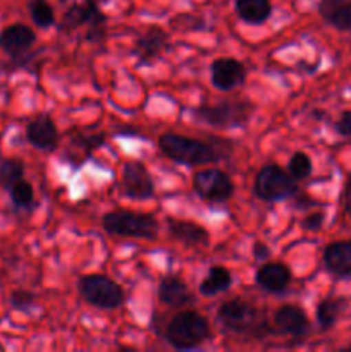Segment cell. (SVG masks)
Returning <instances> with one entry per match:
<instances>
[{
	"mask_svg": "<svg viewBox=\"0 0 351 352\" xmlns=\"http://www.w3.org/2000/svg\"><path fill=\"white\" fill-rule=\"evenodd\" d=\"M158 148L165 157L181 165H205L219 160V153L213 150L212 144L182 134H162L158 138Z\"/></svg>",
	"mask_w": 351,
	"mask_h": 352,
	"instance_id": "1",
	"label": "cell"
},
{
	"mask_svg": "<svg viewBox=\"0 0 351 352\" xmlns=\"http://www.w3.org/2000/svg\"><path fill=\"white\" fill-rule=\"evenodd\" d=\"M103 229L109 234L134 239H153L158 222L151 213H136L131 210H114L103 215Z\"/></svg>",
	"mask_w": 351,
	"mask_h": 352,
	"instance_id": "2",
	"label": "cell"
},
{
	"mask_svg": "<svg viewBox=\"0 0 351 352\" xmlns=\"http://www.w3.org/2000/svg\"><path fill=\"white\" fill-rule=\"evenodd\" d=\"M169 344L176 349H193L210 337V325L206 318L193 311L179 313L171 320L165 332Z\"/></svg>",
	"mask_w": 351,
	"mask_h": 352,
	"instance_id": "3",
	"label": "cell"
},
{
	"mask_svg": "<svg viewBox=\"0 0 351 352\" xmlns=\"http://www.w3.org/2000/svg\"><path fill=\"white\" fill-rule=\"evenodd\" d=\"M78 289L81 298L95 308L116 309L124 302L123 287L105 275H85L79 278Z\"/></svg>",
	"mask_w": 351,
	"mask_h": 352,
	"instance_id": "4",
	"label": "cell"
},
{
	"mask_svg": "<svg viewBox=\"0 0 351 352\" xmlns=\"http://www.w3.org/2000/svg\"><path fill=\"white\" fill-rule=\"evenodd\" d=\"M255 195L262 201H279L298 192L296 179L279 165H265L255 177Z\"/></svg>",
	"mask_w": 351,
	"mask_h": 352,
	"instance_id": "5",
	"label": "cell"
},
{
	"mask_svg": "<svg viewBox=\"0 0 351 352\" xmlns=\"http://www.w3.org/2000/svg\"><path fill=\"white\" fill-rule=\"evenodd\" d=\"M253 113V105L248 102H220L215 105H202L195 110V117L213 127L243 126Z\"/></svg>",
	"mask_w": 351,
	"mask_h": 352,
	"instance_id": "6",
	"label": "cell"
},
{
	"mask_svg": "<svg viewBox=\"0 0 351 352\" xmlns=\"http://www.w3.org/2000/svg\"><path fill=\"white\" fill-rule=\"evenodd\" d=\"M193 188L206 201H226L233 196L234 186L229 175L219 168H205L196 172L193 177Z\"/></svg>",
	"mask_w": 351,
	"mask_h": 352,
	"instance_id": "7",
	"label": "cell"
},
{
	"mask_svg": "<svg viewBox=\"0 0 351 352\" xmlns=\"http://www.w3.org/2000/svg\"><path fill=\"white\" fill-rule=\"evenodd\" d=\"M217 320L222 323L224 329L236 333H244L257 327L258 311L241 299H233L220 306L217 311Z\"/></svg>",
	"mask_w": 351,
	"mask_h": 352,
	"instance_id": "8",
	"label": "cell"
},
{
	"mask_svg": "<svg viewBox=\"0 0 351 352\" xmlns=\"http://www.w3.org/2000/svg\"><path fill=\"white\" fill-rule=\"evenodd\" d=\"M120 184H123L124 195L131 199L143 201L153 196V181L150 174L140 162H126L123 165V174H120Z\"/></svg>",
	"mask_w": 351,
	"mask_h": 352,
	"instance_id": "9",
	"label": "cell"
},
{
	"mask_svg": "<svg viewBox=\"0 0 351 352\" xmlns=\"http://www.w3.org/2000/svg\"><path fill=\"white\" fill-rule=\"evenodd\" d=\"M274 329L282 336H291L301 339L310 332V320L299 306L286 305L275 311Z\"/></svg>",
	"mask_w": 351,
	"mask_h": 352,
	"instance_id": "10",
	"label": "cell"
},
{
	"mask_svg": "<svg viewBox=\"0 0 351 352\" xmlns=\"http://www.w3.org/2000/svg\"><path fill=\"white\" fill-rule=\"evenodd\" d=\"M246 78L244 65L231 57L215 58L212 62V82L220 91H229L240 86Z\"/></svg>",
	"mask_w": 351,
	"mask_h": 352,
	"instance_id": "11",
	"label": "cell"
},
{
	"mask_svg": "<svg viewBox=\"0 0 351 352\" xmlns=\"http://www.w3.org/2000/svg\"><path fill=\"white\" fill-rule=\"evenodd\" d=\"M36 41V34L26 24H12L0 31V50L10 57H19L26 54Z\"/></svg>",
	"mask_w": 351,
	"mask_h": 352,
	"instance_id": "12",
	"label": "cell"
},
{
	"mask_svg": "<svg viewBox=\"0 0 351 352\" xmlns=\"http://www.w3.org/2000/svg\"><path fill=\"white\" fill-rule=\"evenodd\" d=\"M167 34L157 26H151L138 38L134 45V55L141 65H150L155 58L162 55V52L167 48Z\"/></svg>",
	"mask_w": 351,
	"mask_h": 352,
	"instance_id": "13",
	"label": "cell"
},
{
	"mask_svg": "<svg viewBox=\"0 0 351 352\" xmlns=\"http://www.w3.org/2000/svg\"><path fill=\"white\" fill-rule=\"evenodd\" d=\"M26 138L34 148L50 151L58 143V131L50 116H38L28 124Z\"/></svg>",
	"mask_w": 351,
	"mask_h": 352,
	"instance_id": "14",
	"label": "cell"
},
{
	"mask_svg": "<svg viewBox=\"0 0 351 352\" xmlns=\"http://www.w3.org/2000/svg\"><path fill=\"white\" fill-rule=\"evenodd\" d=\"M323 265L336 277H351V241H336L323 250Z\"/></svg>",
	"mask_w": 351,
	"mask_h": 352,
	"instance_id": "15",
	"label": "cell"
},
{
	"mask_svg": "<svg viewBox=\"0 0 351 352\" xmlns=\"http://www.w3.org/2000/svg\"><path fill=\"white\" fill-rule=\"evenodd\" d=\"M255 280L264 291L277 294L286 291L291 284V270L282 263H265L258 268Z\"/></svg>",
	"mask_w": 351,
	"mask_h": 352,
	"instance_id": "16",
	"label": "cell"
},
{
	"mask_svg": "<svg viewBox=\"0 0 351 352\" xmlns=\"http://www.w3.org/2000/svg\"><path fill=\"white\" fill-rule=\"evenodd\" d=\"M158 299L171 308H181L193 301V294L178 275H167L158 284Z\"/></svg>",
	"mask_w": 351,
	"mask_h": 352,
	"instance_id": "17",
	"label": "cell"
},
{
	"mask_svg": "<svg viewBox=\"0 0 351 352\" xmlns=\"http://www.w3.org/2000/svg\"><path fill=\"white\" fill-rule=\"evenodd\" d=\"M103 16L100 10L96 9L93 0H79L78 3L64 14V21H62V30H74L81 24H92V26H102Z\"/></svg>",
	"mask_w": 351,
	"mask_h": 352,
	"instance_id": "18",
	"label": "cell"
},
{
	"mask_svg": "<svg viewBox=\"0 0 351 352\" xmlns=\"http://www.w3.org/2000/svg\"><path fill=\"white\" fill-rule=\"evenodd\" d=\"M319 12L329 26L351 31V0H320Z\"/></svg>",
	"mask_w": 351,
	"mask_h": 352,
	"instance_id": "19",
	"label": "cell"
},
{
	"mask_svg": "<svg viewBox=\"0 0 351 352\" xmlns=\"http://www.w3.org/2000/svg\"><path fill=\"white\" fill-rule=\"evenodd\" d=\"M169 232L179 243L186 246H206L209 244V230L188 220H169Z\"/></svg>",
	"mask_w": 351,
	"mask_h": 352,
	"instance_id": "20",
	"label": "cell"
},
{
	"mask_svg": "<svg viewBox=\"0 0 351 352\" xmlns=\"http://www.w3.org/2000/svg\"><path fill=\"white\" fill-rule=\"evenodd\" d=\"M231 285H233L231 272L220 265H215V267H210L209 275L200 284V294L205 296V298H212L220 292H226Z\"/></svg>",
	"mask_w": 351,
	"mask_h": 352,
	"instance_id": "21",
	"label": "cell"
},
{
	"mask_svg": "<svg viewBox=\"0 0 351 352\" xmlns=\"http://www.w3.org/2000/svg\"><path fill=\"white\" fill-rule=\"evenodd\" d=\"M236 12L248 24H262L270 17V0H236Z\"/></svg>",
	"mask_w": 351,
	"mask_h": 352,
	"instance_id": "22",
	"label": "cell"
},
{
	"mask_svg": "<svg viewBox=\"0 0 351 352\" xmlns=\"http://www.w3.org/2000/svg\"><path fill=\"white\" fill-rule=\"evenodd\" d=\"M346 299L344 298H327L317 306V322L322 330H330L339 320L341 313L346 308Z\"/></svg>",
	"mask_w": 351,
	"mask_h": 352,
	"instance_id": "23",
	"label": "cell"
},
{
	"mask_svg": "<svg viewBox=\"0 0 351 352\" xmlns=\"http://www.w3.org/2000/svg\"><path fill=\"white\" fill-rule=\"evenodd\" d=\"M24 164L19 158H2L0 160V188L9 189L14 182L23 179Z\"/></svg>",
	"mask_w": 351,
	"mask_h": 352,
	"instance_id": "24",
	"label": "cell"
},
{
	"mask_svg": "<svg viewBox=\"0 0 351 352\" xmlns=\"http://www.w3.org/2000/svg\"><path fill=\"white\" fill-rule=\"evenodd\" d=\"M30 14L38 28H50L55 23V14L47 0H33L30 3Z\"/></svg>",
	"mask_w": 351,
	"mask_h": 352,
	"instance_id": "25",
	"label": "cell"
},
{
	"mask_svg": "<svg viewBox=\"0 0 351 352\" xmlns=\"http://www.w3.org/2000/svg\"><path fill=\"white\" fill-rule=\"evenodd\" d=\"M9 191H10V199H12V203L17 206V208H28V206L33 205V199H34L33 186H31L28 181H24V179H19L17 182H14V184L9 188Z\"/></svg>",
	"mask_w": 351,
	"mask_h": 352,
	"instance_id": "26",
	"label": "cell"
},
{
	"mask_svg": "<svg viewBox=\"0 0 351 352\" xmlns=\"http://www.w3.org/2000/svg\"><path fill=\"white\" fill-rule=\"evenodd\" d=\"M312 168H313L312 160H310L308 155L303 153V151H296V153L291 157V160H289V165H288L289 174H291L296 181H301V179L308 177V175L312 174Z\"/></svg>",
	"mask_w": 351,
	"mask_h": 352,
	"instance_id": "27",
	"label": "cell"
},
{
	"mask_svg": "<svg viewBox=\"0 0 351 352\" xmlns=\"http://www.w3.org/2000/svg\"><path fill=\"white\" fill-rule=\"evenodd\" d=\"M10 305L17 311L28 313L34 306V294L28 291H14L10 294Z\"/></svg>",
	"mask_w": 351,
	"mask_h": 352,
	"instance_id": "28",
	"label": "cell"
},
{
	"mask_svg": "<svg viewBox=\"0 0 351 352\" xmlns=\"http://www.w3.org/2000/svg\"><path fill=\"white\" fill-rule=\"evenodd\" d=\"M336 131L341 136L351 138V110L341 113L339 119L336 120Z\"/></svg>",
	"mask_w": 351,
	"mask_h": 352,
	"instance_id": "29",
	"label": "cell"
},
{
	"mask_svg": "<svg viewBox=\"0 0 351 352\" xmlns=\"http://www.w3.org/2000/svg\"><path fill=\"white\" fill-rule=\"evenodd\" d=\"M323 220H326V215L322 212L312 213L303 220V227H305V230H320L323 226Z\"/></svg>",
	"mask_w": 351,
	"mask_h": 352,
	"instance_id": "30",
	"label": "cell"
},
{
	"mask_svg": "<svg viewBox=\"0 0 351 352\" xmlns=\"http://www.w3.org/2000/svg\"><path fill=\"white\" fill-rule=\"evenodd\" d=\"M268 254H270V250H268L262 241H257V243L253 244V256L257 258V260H267Z\"/></svg>",
	"mask_w": 351,
	"mask_h": 352,
	"instance_id": "31",
	"label": "cell"
},
{
	"mask_svg": "<svg viewBox=\"0 0 351 352\" xmlns=\"http://www.w3.org/2000/svg\"><path fill=\"white\" fill-rule=\"evenodd\" d=\"M343 201H344V210H346L348 217L351 219V174L346 181V188H344V195H343Z\"/></svg>",
	"mask_w": 351,
	"mask_h": 352,
	"instance_id": "32",
	"label": "cell"
},
{
	"mask_svg": "<svg viewBox=\"0 0 351 352\" xmlns=\"http://www.w3.org/2000/svg\"><path fill=\"white\" fill-rule=\"evenodd\" d=\"M343 351H344V352H351V344H350V346H346V347H344Z\"/></svg>",
	"mask_w": 351,
	"mask_h": 352,
	"instance_id": "33",
	"label": "cell"
}]
</instances>
